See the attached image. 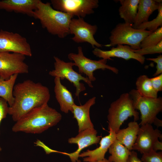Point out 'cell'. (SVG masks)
Masks as SVG:
<instances>
[{"label":"cell","mask_w":162,"mask_h":162,"mask_svg":"<svg viewBox=\"0 0 162 162\" xmlns=\"http://www.w3.org/2000/svg\"><path fill=\"white\" fill-rule=\"evenodd\" d=\"M162 138L160 131L158 128L154 129L151 124L141 125L140 127L132 150H137L142 154L147 153L153 149L154 143L158 138L161 140Z\"/></svg>","instance_id":"cell-13"},{"label":"cell","mask_w":162,"mask_h":162,"mask_svg":"<svg viewBox=\"0 0 162 162\" xmlns=\"http://www.w3.org/2000/svg\"><path fill=\"white\" fill-rule=\"evenodd\" d=\"M126 162H142L138 157L137 154L134 150L131 151V153Z\"/></svg>","instance_id":"cell-33"},{"label":"cell","mask_w":162,"mask_h":162,"mask_svg":"<svg viewBox=\"0 0 162 162\" xmlns=\"http://www.w3.org/2000/svg\"><path fill=\"white\" fill-rule=\"evenodd\" d=\"M159 3L154 0H139L136 17L133 25V28L136 29L142 23L148 21L150 15L158 10Z\"/></svg>","instance_id":"cell-21"},{"label":"cell","mask_w":162,"mask_h":162,"mask_svg":"<svg viewBox=\"0 0 162 162\" xmlns=\"http://www.w3.org/2000/svg\"><path fill=\"white\" fill-rule=\"evenodd\" d=\"M76 162H82L80 160L78 159Z\"/></svg>","instance_id":"cell-36"},{"label":"cell","mask_w":162,"mask_h":162,"mask_svg":"<svg viewBox=\"0 0 162 162\" xmlns=\"http://www.w3.org/2000/svg\"><path fill=\"white\" fill-rule=\"evenodd\" d=\"M51 2L54 9L78 18L93 14L94 9L99 6L98 0H52Z\"/></svg>","instance_id":"cell-9"},{"label":"cell","mask_w":162,"mask_h":162,"mask_svg":"<svg viewBox=\"0 0 162 162\" xmlns=\"http://www.w3.org/2000/svg\"><path fill=\"white\" fill-rule=\"evenodd\" d=\"M162 40V27L146 37L140 44L141 48L158 44Z\"/></svg>","instance_id":"cell-27"},{"label":"cell","mask_w":162,"mask_h":162,"mask_svg":"<svg viewBox=\"0 0 162 162\" xmlns=\"http://www.w3.org/2000/svg\"><path fill=\"white\" fill-rule=\"evenodd\" d=\"M154 90L158 93L162 91V74L150 78Z\"/></svg>","instance_id":"cell-30"},{"label":"cell","mask_w":162,"mask_h":162,"mask_svg":"<svg viewBox=\"0 0 162 162\" xmlns=\"http://www.w3.org/2000/svg\"><path fill=\"white\" fill-rule=\"evenodd\" d=\"M54 82L55 97L61 110L65 113L69 111L72 112L73 106L75 104L71 93L62 84L59 77H55Z\"/></svg>","instance_id":"cell-19"},{"label":"cell","mask_w":162,"mask_h":162,"mask_svg":"<svg viewBox=\"0 0 162 162\" xmlns=\"http://www.w3.org/2000/svg\"><path fill=\"white\" fill-rule=\"evenodd\" d=\"M139 114L134 107L129 93H124L110 105L107 116L108 128L116 133L122 123L129 117L133 116L134 121H136L139 119Z\"/></svg>","instance_id":"cell-5"},{"label":"cell","mask_w":162,"mask_h":162,"mask_svg":"<svg viewBox=\"0 0 162 162\" xmlns=\"http://www.w3.org/2000/svg\"><path fill=\"white\" fill-rule=\"evenodd\" d=\"M39 0H0V9L32 16Z\"/></svg>","instance_id":"cell-17"},{"label":"cell","mask_w":162,"mask_h":162,"mask_svg":"<svg viewBox=\"0 0 162 162\" xmlns=\"http://www.w3.org/2000/svg\"><path fill=\"white\" fill-rule=\"evenodd\" d=\"M18 75L15 74L7 80L0 77V97L7 102L9 107L14 102L13 88Z\"/></svg>","instance_id":"cell-24"},{"label":"cell","mask_w":162,"mask_h":162,"mask_svg":"<svg viewBox=\"0 0 162 162\" xmlns=\"http://www.w3.org/2000/svg\"><path fill=\"white\" fill-rule=\"evenodd\" d=\"M93 54L97 57L106 60H112L111 57H118L128 60L133 59L143 64L145 58L134 52L127 45L118 44L116 47H112L110 50H104L95 47L92 51Z\"/></svg>","instance_id":"cell-14"},{"label":"cell","mask_w":162,"mask_h":162,"mask_svg":"<svg viewBox=\"0 0 162 162\" xmlns=\"http://www.w3.org/2000/svg\"><path fill=\"white\" fill-rule=\"evenodd\" d=\"M132 50L135 53L142 56L147 54H160L162 52V40L156 45L147 46L137 50L132 49Z\"/></svg>","instance_id":"cell-28"},{"label":"cell","mask_w":162,"mask_h":162,"mask_svg":"<svg viewBox=\"0 0 162 162\" xmlns=\"http://www.w3.org/2000/svg\"><path fill=\"white\" fill-rule=\"evenodd\" d=\"M146 59L147 60L152 61L157 64L156 70L153 75L155 76L162 74V55L160 54L155 58H148Z\"/></svg>","instance_id":"cell-32"},{"label":"cell","mask_w":162,"mask_h":162,"mask_svg":"<svg viewBox=\"0 0 162 162\" xmlns=\"http://www.w3.org/2000/svg\"><path fill=\"white\" fill-rule=\"evenodd\" d=\"M13 95L14 101L8 114L15 122L32 109L47 104L50 97L47 87L30 80L15 85Z\"/></svg>","instance_id":"cell-1"},{"label":"cell","mask_w":162,"mask_h":162,"mask_svg":"<svg viewBox=\"0 0 162 162\" xmlns=\"http://www.w3.org/2000/svg\"><path fill=\"white\" fill-rule=\"evenodd\" d=\"M132 100L135 109L140 110L141 113V125L153 124L157 127H162V121L157 117L162 110V98H152L141 95L135 89L129 93Z\"/></svg>","instance_id":"cell-4"},{"label":"cell","mask_w":162,"mask_h":162,"mask_svg":"<svg viewBox=\"0 0 162 162\" xmlns=\"http://www.w3.org/2000/svg\"><path fill=\"white\" fill-rule=\"evenodd\" d=\"M8 107L7 102L0 97V124L2 120L5 118L8 114Z\"/></svg>","instance_id":"cell-31"},{"label":"cell","mask_w":162,"mask_h":162,"mask_svg":"<svg viewBox=\"0 0 162 162\" xmlns=\"http://www.w3.org/2000/svg\"><path fill=\"white\" fill-rule=\"evenodd\" d=\"M68 57L70 60L74 62V66L78 68L79 73L85 74L91 82L96 80L94 75V72L97 70H104L107 69L116 74L118 73V69L106 64V59L102 58L96 61L86 57L80 46L78 47L77 53H70Z\"/></svg>","instance_id":"cell-8"},{"label":"cell","mask_w":162,"mask_h":162,"mask_svg":"<svg viewBox=\"0 0 162 162\" xmlns=\"http://www.w3.org/2000/svg\"><path fill=\"white\" fill-rule=\"evenodd\" d=\"M97 132L94 128L85 129L80 132L75 137L68 139L70 144H76L78 145L77 149L73 152L64 153L70 158L72 162H76L78 160L81 151L85 148L94 144L98 143L100 137L97 136Z\"/></svg>","instance_id":"cell-15"},{"label":"cell","mask_w":162,"mask_h":162,"mask_svg":"<svg viewBox=\"0 0 162 162\" xmlns=\"http://www.w3.org/2000/svg\"><path fill=\"white\" fill-rule=\"evenodd\" d=\"M98 27L96 25H92L85 22L83 18H73L70 22L69 29L70 34H74L71 39L76 43L87 42L92 47H102L103 45L97 42L94 35L97 32Z\"/></svg>","instance_id":"cell-12"},{"label":"cell","mask_w":162,"mask_h":162,"mask_svg":"<svg viewBox=\"0 0 162 162\" xmlns=\"http://www.w3.org/2000/svg\"><path fill=\"white\" fill-rule=\"evenodd\" d=\"M91 162H110L106 158H104V159L96 161Z\"/></svg>","instance_id":"cell-35"},{"label":"cell","mask_w":162,"mask_h":162,"mask_svg":"<svg viewBox=\"0 0 162 162\" xmlns=\"http://www.w3.org/2000/svg\"><path fill=\"white\" fill-rule=\"evenodd\" d=\"M136 90L142 96L150 98L158 97V93L154 90L150 79L145 75L138 77L136 82Z\"/></svg>","instance_id":"cell-25"},{"label":"cell","mask_w":162,"mask_h":162,"mask_svg":"<svg viewBox=\"0 0 162 162\" xmlns=\"http://www.w3.org/2000/svg\"><path fill=\"white\" fill-rule=\"evenodd\" d=\"M0 52H9L22 54L31 57V46L26 39L17 33L0 30Z\"/></svg>","instance_id":"cell-11"},{"label":"cell","mask_w":162,"mask_h":162,"mask_svg":"<svg viewBox=\"0 0 162 162\" xmlns=\"http://www.w3.org/2000/svg\"><path fill=\"white\" fill-rule=\"evenodd\" d=\"M119 14L124 22L133 25L135 20L139 0H120Z\"/></svg>","instance_id":"cell-22"},{"label":"cell","mask_w":162,"mask_h":162,"mask_svg":"<svg viewBox=\"0 0 162 162\" xmlns=\"http://www.w3.org/2000/svg\"><path fill=\"white\" fill-rule=\"evenodd\" d=\"M139 124L136 121L129 122L125 128L120 129L116 133V139L120 142L129 150H132L139 130Z\"/></svg>","instance_id":"cell-20"},{"label":"cell","mask_w":162,"mask_h":162,"mask_svg":"<svg viewBox=\"0 0 162 162\" xmlns=\"http://www.w3.org/2000/svg\"><path fill=\"white\" fill-rule=\"evenodd\" d=\"M109 130V134L102 138L100 142V146L93 150H87L80 153L79 157L83 158L85 162H94L102 160L112 144L116 139V133L111 128Z\"/></svg>","instance_id":"cell-16"},{"label":"cell","mask_w":162,"mask_h":162,"mask_svg":"<svg viewBox=\"0 0 162 162\" xmlns=\"http://www.w3.org/2000/svg\"><path fill=\"white\" fill-rule=\"evenodd\" d=\"M141 160L142 162H162V152H157L152 149L143 154Z\"/></svg>","instance_id":"cell-29"},{"label":"cell","mask_w":162,"mask_h":162,"mask_svg":"<svg viewBox=\"0 0 162 162\" xmlns=\"http://www.w3.org/2000/svg\"><path fill=\"white\" fill-rule=\"evenodd\" d=\"M152 149L154 151H156L158 150H162V142L158 140H157L154 143Z\"/></svg>","instance_id":"cell-34"},{"label":"cell","mask_w":162,"mask_h":162,"mask_svg":"<svg viewBox=\"0 0 162 162\" xmlns=\"http://www.w3.org/2000/svg\"><path fill=\"white\" fill-rule=\"evenodd\" d=\"M158 13L157 17L152 20L143 22L136 29H142L153 32L159 27H162V3H159L158 9Z\"/></svg>","instance_id":"cell-26"},{"label":"cell","mask_w":162,"mask_h":162,"mask_svg":"<svg viewBox=\"0 0 162 162\" xmlns=\"http://www.w3.org/2000/svg\"><path fill=\"white\" fill-rule=\"evenodd\" d=\"M26 56L20 53L0 52V77L7 80L15 74H28Z\"/></svg>","instance_id":"cell-10"},{"label":"cell","mask_w":162,"mask_h":162,"mask_svg":"<svg viewBox=\"0 0 162 162\" xmlns=\"http://www.w3.org/2000/svg\"><path fill=\"white\" fill-rule=\"evenodd\" d=\"M108 151L111 154L108 159L110 162H126L131 152L117 139L110 145Z\"/></svg>","instance_id":"cell-23"},{"label":"cell","mask_w":162,"mask_h":162,"mask_svg":"<svg viewBox=\"0 0 162 162\" xmlns=\"http://www.w3.org/2000/svg\"><path fill=\"white\" fill-rule=\"evenodd\" d=\"M152 32L134 28L133 24L119 23L110 32V43L106 47L114 46L118 44H125L134 50L141 49L140 44L142 40Z\"/></svg>","instance_id":"cell-6"},{"label":"cell","mask_w":162,"mask_h":162,"mask_svg":"<svg viewBox=\"0 0 162 162\" xmlns=\"http://www.w3.org/2000/svg\"><path fill=\"white\" fill-rule=\"evenodd\" d=\"M96 99V97H94L83 105L74 104L73 106L72 113L77 121L79 133L87 129L94 128L90 118L89 111L91 107L95 103Z\"/></svg>","instance_id":"cell-18"},{"label":"cell","mask_w":162,"mask_h":162,"mask_svg":"<svg viewBox=\"0 0 162 162\" xmlns=\"http://www.w3.org/2000/svg\"><path fill=\"white\" fill-rule=\"evenodd\" d=\"M32 16L39 20L42 27L52 35L64 38L70 34L69 26L74 16L54 9L50 3L39 0Z\"/></svg>","instance_id":"cell-3"},{"label":"cell","mask_w":162,"mask_h":162,"mask_svg":"<svg viewBox=\"0 0 162 162\" xmlns=\"http://www.w3.org/2000/svg\"><path fill=\"white\" fill-rule=\"evenodd\" d=\"M62 115L47 104L35 108L16 122L12 127L13 132L39 134L57 124Z\"/></svg>","instance_id":"cell-2"},{"label":"cell","mask_w":162,"mask_h":162,"mask_svg":"<svg viewBox=\"0 0 162 162\" xmlns=\"http://www.w3.org/2000/svg\"><path fill=\"white\" fill-rule=\"evenodd\" d=\"M2 148L1 147V146H0V152L2 151Z\"/></svg>","instance_id":"cell-37"},{"label":"cell","mask_w":162,"mask_h":162,"mask_svg":"<svg viewBox=\"0 0 162 162\" xmlns=\"http://www.w3.org/2000/svg\"><path fill=\"white\" fill-rule=\"evenodd\" d=\"M54 69L49 72V75L53 77H58L61 80L66 79L73 83L76 88V97H78L80 93L86 89L84 84L80 82V81H83L91 88L93 87L88 77L82 76L74 70L73 67L74 65L73 62H66L55 56H54Z\"/></svg>","instance_id":"cell-7"}]
</instances>
